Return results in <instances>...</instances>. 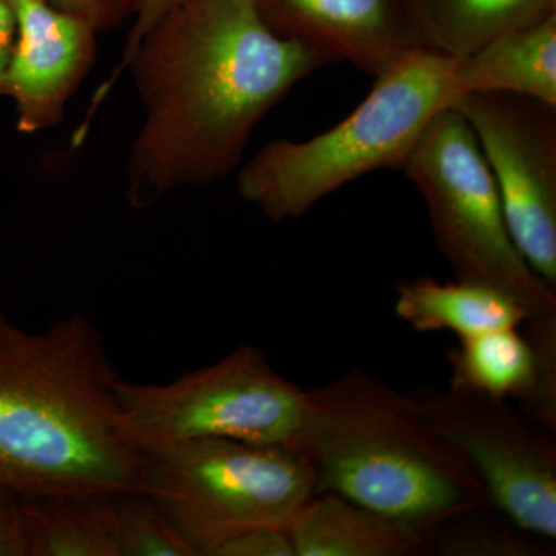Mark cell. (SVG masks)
<instances>
[{
  "instance_id": "6da1fadb",
  "label": "cell",
  "mask_w": 556,
  "mask_h": 556,
  "mask_svg": "<svg viewBox=\"0 0 556 556\" xmlns=\"http://www.w3.org/2000/svg\"><path fill=\"white\" fill-rule=\"evenodd\" d=\"M328 64L270 31L257 0H179L127 65L146 113L127 167L131 206L230 177L260 121Z\"/></svg>"
},
{
  "instance_id": "7a4b0ae2",
  "label": "cell",
  "mask_w": 556,
  "mask_h": 556,
  "mask_svg": "<svg viewBox=\"0 0 556 556\" xmlns=\"http://www.w3.org/2000/svg\"><path fill=\"white\" fill-rule=\"evenodd\" d=\"M119 379L90 317L27 331L0 313V486L21 496L141 490Z\"/></svg>"
},
{
  "instance_id": "3957f363",
  "label": "cell",
  "mask_w": 556,
  "mask_h": 556,
  "mask_svg": "<svg viewBox=\"0 0 556 556\" xmlns=\"http://www.w3.org/2000/svg\"><path fill=\"white\" fill-rule=\"evenodd\" d=\"M295 447L336 493L427 540L438 527L490 506L477 471L438 437L407 393L362 369L306 390Z\"/></svg>"
},
{
  "instance_id": "277c9868",
  "label": "cell",
  "mask_w": 556,
  "mask_h": 556,
  "mask_svg": "<svg viewBox=\"0 0 556 556\" xmlns=\"http://www.w3.org/2000/svg\"><path fill=\"white\" fill-rule=\"evenodd\" d=\"M453 60L416 50L376 78L338 126L305 139H276L240 167L237 188L274 223L303 217L318 201L382 169H402L428 124L457 98Z\"/></svg>"
},
{
  "instance_id": "5b68a950",
  "label": "cell",
  "mask_w": 556,
  "mask_h": 556,
  "mask_svg": "<svg viewBox=\"0 0 556 556\" xmlns=\"http://www.w3.org/2000/svg\"><path fill=\"white\" fill-rule=\"evenodd\" d=\"M141 490L206 556L248 530H288L316 495V473L291 445L199 438L144 450Z\"/></svg>"
},
{
  "instance_id": "8992f818",
  "label": "cell",
  "mask_w": 556,
  "mask_h": 556,
  "mask_svg": "<svg viewBox=\"0 0 556 556\" xmlns=\"http://www.w3.org/2000/svg\"><path fill=\"white\" fill-rule=\"evenodd\" d=\"M402 170L422 195L434 241L456 280L510 295L529 311V320L556 316V291L511 239L492 170L455 108L428 124Z\"/></svg>"
},
{
  "instance_id": "52a82bcc",
  "label": "cell",
  "mask_w": 556,
  "mask_h": 556,
  "mask_svg": "<svg viewBox=\"0 0 556 556\" xmlns=\"http://www.w3.org/2000/svg\"><path fill=\"white\" fill-rule=\"evenodd\" d=\"M116 396L141 452L199 438L295 447L306 407V390L252 345L161 386L121 378Z\"/></svg>"
},
{
  "instance_id": "ba28073f",
  "label": "cell",
  "mask_w": 556,
  "mask_h": 556,
  "mask_svg": "<svg viewBox=\"0 0 556 556\" xmlns=\"http://www.w3.org/2000/svg\"><path fill=\"white\" fill-rule=\"evenodd\" d=\"M408 397L428 427L466 457L490 506L532 535L556 540V438L506 399L420 387Z\"/></svg>"
},
{
  "instance_id": "9c48e42d",
  "label": "cell",
  "mask_w": 556,
  "mask_h": 556,
  "mask_svg": "<svg viewBox=\"0 0 556 556\" xmlns=\"http://www.w3.org/2000/svg\"><path fill=\"white\" fill-rule=\"evenodd\" d=\"M455 109L492 170L511 239L556 291V108L501 91H471Z\"/></svg>"
},
{
  "instance_id": "30bf717a",
  "label": "cell",
  "mask_w": 556,
  "mask_h": 556,
  "mask_svg": "<svg viewBox=\"0 0 556 556\" xmlns=\"http://www.w3.org/2000/svg\"><path fill=\"white\" fill-rule=\"evenodd\" d=\"M16 39L3 97L16 104L17 130L38 134L62 123L65 108L97 60L98 31L47 0H9Z\"/></svg>"
},
{
  "instance_id": "8fae6325",
  "label": "cell",
  "mask_w": 556,
  "mask_h": 556,
  "mask_svg": "<svg viewBox=\"0 0 556 556\" xmlns=\"http://www.w3.org/2000/svg\"><path fill=\"white\" fill-rule=\"evenodd\" d=\"M257 7L280 38L375 78L426 49L413 0H257Z\"/></svg>"
},
{
  "instance_id": "7c38bea8",
  "label": "cell",
  "mask_w": 556,
  "mask_h": 556,
  "mask_svg": "<svg viewBox=\"0 0 556 556\" xmlns=\"http://www.w3.org/2000/svg\"><path fill=\"white\" fill-rule=\"evenodd\" d=\"M453 78L460 94L501 91L556 108V14L453 60Z\"/></svg>"
},
{
  "instance_id": "4fadbf2b",
  "label": "cell",
  "mask_w": 556,
  "mask_h": 556,
  "mask_svg": "<svg viewBox=\"0 0 556 556\" xmlns=\"http://www.w3.org/2000/svg\"><path fill=\"white\" fill-rule=\"evenodd\" d=\"M295 556H420L426 543L371 508L316 493L288 529Z\"/></svg>"
},
{
  "instance_id": "5bb4252c",
  "label": "cell",
  "mask_w": 556,
  "mask_h": 556,
  "mask_svg": "<svg viewBox=\"0 0 556 556\" xmlns=\"http://www.w3.org/2000/svg\"><path fill=\"white\" fill-rule=\"evenodd\" d=\"M394 313L417 332H453L459 339L519 328L530 317L521 303L496 289L428 277L399 281Z\"/></svg>"
},
{
  "instance_id": "9a60e30c",
  "label": "cell",
  "mask_w": 556,
  "mask_h": 556,
  "mask_svg": "<svg viewBox=\"0 0 556 556\" xmlns=\"http://www.w3.org/2000/svg\"><path fill=\"white\" fill-rule=\"evenodd\" d=\"M115 495L21 496L27 556H119Z\"/></svg>"
},
{
  "instance_id": "2e32d148",
  "label": "cell",
  "mask_w": 556,
  "mask_h": 556,
  "mask_svg": "<svg viewBox=\"0 0 556 556\" xmlns=\"http://www.w3.org/2000/svg\"><path fill=\"white\" fill-rule=\"evenodd\" d=\"M426 49L457 60L556 14V0H413Z\"/></svg>"
},
{
  "instance_id": "e0dca14e",
  "label": "cell",
  "mask_w": 556,
  "mask_h": 556,
  "mask_svg": "<svg viewBox=\"0 0 556 556\" xmlns=\"http://www.w3.org/2000/svg\"><path fill=\"white\" fill-rule=\"evenodd\" d=\"M450 387L495 399L526 401L536 379V354L518 328L460 338L448 351Z\"/></svg>"
},
{
  "instance_id": "ac0fdd59",
  "label": "cell",
  "mask_w": 556,
  "mask_h": 556,
  "mask_svg": "<svg viewBox=\"0 0 556 556\" xmlns=\"http://www.w3.org/2000/svg\"><path fill=\"white\" fill-rule=\"evenodd\" d=\"M551 541L532 535L495 507L466 511L438 527L427 540V555L548 556Z\"/></svg>"
},
{
  "instance_id": "d6986e66",
  "label": "cell",
  "mask_w": 556,
  "mask_h": 556,
  "mask_svg": "<svg viewBox=\"0 0 556 556\" xmlns=\"http://www.w3.org/2000/svg\"><path fill=\"white\" fill-rule=\"evenodd\" d=\"M119 556H197L188 540L142 490L115 495Z\"/></svg>"
},
{
  "instance_id": "ffe728a7",
  "label": "cell",
  "mask_w": 556,
  "mask_h": 556,
  "mask_svg": "<svg viewBox=\"0 0 556 556\" xmlns=\"http://www.w3.org/2000/svg\"><path fill=\"white\" fill-rule=\"evenodd\" d=\"M206 556H295L285 529H252L215 544Z\"/></svg>"
},
{
  "instance_id": "44dd1931",
  "label": "cell",
  "mask_w": 556,
  "mask_h": 556,
  "mask_svg": "<svg viewBox=\"0 0 556 556\" xmlns=\"http://www.w3.org/2000/svg\"><path fill=\"white\" fill-rule=\"evenodd\" d=\"M54 9L86 21L98 33L115 30L137 13L139 0H47Z\"/></svg>"
},
{
  "instance_id": "7402d4cb",
  "label": "cell",
  "mask_w": 556,
  "mask_h": 556,
  "mask_svg": "<svg viewBox=\"0 0 556 556\" xmlns=\"http://www.w3.org/2000/svg\"><path fill=\"white\" fill-rule=\"evenodd\" d=\"M178 2L179 0H139L137 13H135L134 16V27H131L129 36H127L123 60H121L118 67L113 72L112 78H110L108 83L102 84L101 89L98 90L97 98H94L93 101V108H98L100 102L104 100L105 94L115 86L121 72L129 65L131 56H134L135 50H137L141 39L144 38V36L159 24L161 17L166 16L167 11L174 9Z\"/></svg>"
},
{
  "instance_id": "603a6c76",
  "label": "cell",
  "mask_w": 556,
  "mask_h": 556,
  "mask_svg": "<svg viewBox=\"0 0 556 556\" xmlns=\"http://www.w3.org/2000/svg\"><path fill=\"white\" fill-rule=\"evenodd\" d=\"M0 556H27L21 495L0 486Z\"/></svg>"
},
{
  "instance_id": "cb8c5ba5",
  "label": "cell",
  "mask_w": 556,
  "mask_h": 556,
  "mask_svg": "<svg viewBox=\"0 0 556 556\" xmlns=\"http://www.w3.org/2000/svg\"><path fill=\"white\" fill-rule=\"evenodd\" d=\"M16 39V20L9 0H0V97H3L7 70H9L11 51Z\"/></svg>"
}]
</instances>
